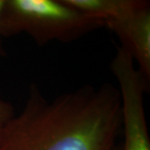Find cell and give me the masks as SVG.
I'll use <instances>...</instances> for the list:
<instances>
[{"instance_id": "obj_1", "label": "cell", "mask_w": 150, "mask_h": 150, "mask_svg": "<svg viewBox=\"0 0 150 150\" xmlns=\"http://www.w3.org/2000/svg\"><path fill=\"white\" fill-rule=\"evenodd\" d=\"M122 129L118 88L85 85L48 99L32 84L0 150H117Z\"/></svg>"}, {"instance_id": "obj_2", "label": "cell", "mask_w": 150, "mask_h": 150, "mask_svg": "<svg viewBox=\"0 0 150 150\" xmlns=\"http://www.w3.org/2000/svg\"><path fill=\"white\" fill-rule=\"evenodd\" d=\"M102 27L64 0H4L0 14L2 38L25 33L38 45L72 42Z\"/></svg>"}, {"instance_id": "obj_3", "label": "cell", "mask_w": 150, "mask_h": 150, "mask_svg": "<svg viewBox=\"0 0 150 150\" xmlns=\"http://www.w3.org/2000/svg\"><path fill=\"white\" fill-rule=\"evenodd\" d=\"M120 97L123 141L117 150H150L144 95L149 83L136 68L128 52L120 46L111 62Z\"/></svg>"}, {"instance_id": "obj_4", "label": "cell", "mask_w": 150, "mask_h": 150, "mask_svg": "<svg viewBox=\"0 0 150 150\" xmlns=\"http://www.w3.org/2000/svg\"><path fill=\"white\" fill-rule=\"evenodd\" d=\"M112 30L121 43L120 47L127 51L138 64V69L144 79H150V4L144 5L133 14L106 26Z\"/></svg>"}, {"instance_id": "obj_5", "label": "cell", "mask_w": 150, "mask_h": 150, "mask_svg": "<svg viewBox=\"0 0 150 150\" xmlns=\"http://www.w3.org/2000/svg\"><path fill=\"white\" fill-rule=\"evenodd\" d=\"M70 6L89 16L96 18L106 27L138 11L148 1L144 0H64Z\"/></svg>"}, {"instance_id": "obj_6", "label": "cell", "mask_w": 150, "mask_h": 150, "mask_svg": "<svg viewBox=\"0 0 150 150\" xmlns=\"http://www.w3.org/2000/svg\"><path fill=\"white\" fill-rule=\"evenodd\" d=\"M16 113L11 103L0 98V143Z\"/></svg>"}, {"instance_id": "obj_7", "label": "cell", "mask_w": 150, "mask_h": 150, "mask_svg": "<svg viewBox=\"0 0 150 150\" xmlns=\"http://www.w3.org/2000/svg\"><path fill=\"white\" fill-rule=\"evenodd\" d=\"M4 0H0V14H1V11H2V8H3V6H4ZM2 36L0 34V57H4L5 56V49L4 48V45H3V41H2Z\"/></svg>"}]
</instances>
